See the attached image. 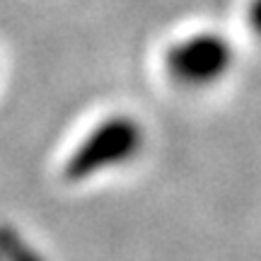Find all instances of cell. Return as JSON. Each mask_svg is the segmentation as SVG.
<instances>
[{
    "label": "cell",
    "mask_w": 261,
    "mask_h": 261,
    "mask_svg": "<svg viewBox=\"0 0 261 261\" xmlns=\"http://www.w3.org/2000/svg\"><path fill=\"white\" fill-rule=\"evenodd\" d=\"M145 148V128L130 114H112L77 140L63 162V179L80 184L102 172L126 167L140 158Z\"/></svg>",
    "instance_id": "1"
},
{
    "label": "cell",
    "mask_w": 261,
    "mask_h": 261,
    "mask_svg": "<svg viewBox=\"0 0 261 261\" xmlns=\"http://www.w3.org/2000/svg\"><path fill=\"white\" fill-rule=\"evenodd\" d=\"M234 51L230 41L215 32H201L169 46L165 65L174 83L184 87H208L220 83L232 68Z\"/></svg>",
    "instance_id": "2"
},
{
    "label": "cell",
    "mask_w": 261,
    "mask_h": 261,
    "mask_svg": "<svg viewBox=\"0 0 261 261\" xmlns=\"http://www.w3.org/2000/svg\"><path fill=\"white\" fill-rule=\"evenodd\" d=\"M0 256L3 261H44L41 254L10 225L0 227Z\"/></svg>",
    "instance_id": "3"
},
{
    "label": "cell",
    "mask_w": 261,
    "mask_h": 261,
    "mask_svg": "<svg viewBox=\"0 0 261 261\" xmlns=\"http://www.w3.org/2000/svg\"><path fill=\"white\" fill-rule=\"evenodd\" d=\"M249 24L256 32V37L261 39V0H252V5H249Z\"/></svg>",
    "instance_id": "4"
},
{
    "label": "cell",
    "mask_w": 261,
    "mask_h": 261,
    "mask_svg": "<svg viewBox=\"0 0 261 261\" xmlns=\"http://www.w3.org/2000/svg\"><path fill=\"white\" fill-rule=\"evenodd\" d=\"M0 261H3V256H0Z\"/></svg>",
    "instance_id": "5"
}]
</instances>
